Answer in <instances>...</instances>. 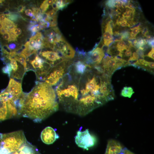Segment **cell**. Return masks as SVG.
Returning <instances> with one entry per match:
<instances>
[{
  "label": "cell",
  "instance_id": "cell-14",
  "mask_svg": "<svg viewBox=\"0 0 154 154\" xmlns=\"http://www.w3.org/2000/svg\"><path fill=\"white\" fill-rule=\"evenodd\" d=\"M9 154H40L35 147L27 141L19 149Z\"/></svg>",
  "mask_w": 154,
  "mask_h": 154
},
{
  "label": "cell",
  "instance_id": "cell-47",
  "mask_svg": "<svg viewBox=\"0 0 154 154\" xmlns=\"http://www.w3.org/2000/svg\"><path fill=\"white\" fill-rule=\"evenodd\" d=\"M3 27V23L1 22L0 23V30Z\"/></svg>",
  "mask_w": 154,
  "mask_h": 154
},
{
  "label": "cell",
  "instance_id": "cell-27",
  "mask_svg": "<svg viewBox=\"0 0 154 154\" xmlns=\"http://www.w3.org/2000/svg\"><path fill=\"white\" fill-rule=\"evenodd\" d=\"M139 57L136 52H134L131 56L129 58L128 62L137 60L139 59Z\"/></svg>",
  "mask_w": 154,
  "mask_h": 154
},
{
  "label": "cell",
  "instance_id": "cell-21",
  "mask_svg": "<svg viewBox=\"0 0 154 154\" xmlns=\"http://www.w3.org/2000/svg\"><path fill=\"white\" fill-rule=\"evenodd\" d=\"M116 46L117 50L122 53L124 52L125 50L128 48L126 43L123 40L117 42L116 44Z\"/></svg>",
  "mask_w": 154,
  "mask_h": 154
},
{
  "label": "cell",
  "instance_id": "cell-1",
  "mask_svg": "<svg viewBox=\"0 0 154 154\" xmlns=\"http://www.w3.org/2000/svg\"><path fill=\"white\" fill-rule=\"evenodd\" d=\"M90 66L88 65L85 70L79 72L71 64L56 85L54 90L59 106L66 112L83 116L103 105L89 87Z\"/></svg>",
  "mask_w": 154,
  "mask_h": 154
},
{
  "label": "cell",
  "instance_id": "cell-9",
  "mask_svg": "<svg viewBox=\"0 0 154 154\" xmlns=\"http://www.w3.org/2000/svg\"><path fill=\"white\" fill-rule=\"evenodd\" d=\"M54 50L59 52L67 59H72L75 55V50L64 38L55 44L54 46Z\"/></svg>",
  "mask_w": 154,
  "mask_h": 154
},
{
  "label": "cell",
  "instance_id": "cell-15",
  "mask_svg": "<svg viewBox=\"0 0 154 154\" xmlns=\"http://www.w3.org/2000/svg\"><path fill=\"white\" fill-rule=\"evenodd\" d=\"M129 65L147 70L153 73L154 70V62H148L143 59H140L133 63H130Z\"/></svg>",
  "mask_w": 154,
  "mask_h": 154
},
{
  "label": "cell",
  "instance_id": "cell-31",
  "mask_svg": "<svg viewBox=\"0 0 154 154\" xmlns=\"http://www.w3.org/2000/svg\"><path fill=\"white\" fill-rule=\"evenodd\" d=\"M124 6L125 8L129 9L132 11L135 12V6L132 3H130V1L129 0V2Z\"/></svg>",
  "mask_w": 154,
  "mask_h": 154
},
{
  "label": "cell",
  "instance_id": "cell-40",
  "mask_svg": "<svg viewBox=\"0 0 154 154\" xmlns=\"http://www.w3.org/2000/svg\"><path fill=\"white\" fill-rule=\"evenodd\" d=\"M8 46L9 48L11 50V51H15L17 49L16 45L15 43H12L10 44ZM11 51V52H12Z\"/></svg>",
  "mask_w": 154,
  "mask_h": 154
},
{
  "label": "cell",
  "instance_id": "cell-45",
  "mask_svg": "<svg viewBox=\"0 0 154 154\" xmlns=\"http://www.w3.org/2000/svg\"><path fill=\"white\" fill-rule=\"evenodd\" d=\"M7 32L8 31H7L3 27L0 30V33L2 35H3V34Z\"/></svg>",
  "mask_w": 154,
  "mask_h": 154
},
{
  "label": "cell",
  "instance_id": "cell-49",
  "mask_svg": "<svg viewBox=\"0 0 154 154\" xmlns=\"http://www.w3.org/2000/svg\"><path fill=\"white\" fill-rule=\"evenodd\" d=\"M1 21H0V23H1Z\"/></svg>",
  "mask_w": 154,
  "mask_h": 154
},
{
  "label": "cell",
  "instance_id": "cell-32",
  "mask_svg": "<svg viewBox=\"0 0 154 154\" xmlns=\"http://www.w3.org/2000/svg\"><path fill=\"white\" fill-rule=\"evenodd\" d=\"M125 52L123 53V56H124L126 57H131L132 55V50L131 48H128L126 50Z\"/></svg>",
  "mask_w": 154,
  "mask_h": 154
},
{
  "label": "cell",
  "instance_id": "cell-17",
  "mask_svg": "<svg viewBox=\"0 0 154 154\" xmlns=\"http://www.w3.org/2000/svg\"><path fill=\"white\" fill-rule=\"evenodd\" d=\"M2 23L3 27L8 32L13 30L17 27V25L13 21L6 18L4 22Z\"/></svg>",
  "mask_w": 154,
  "mask_h": 154
},
{
  "label": "cell",
  "instance_id": "cell-4",
  "mask_svg": "<svg viewBox=\"0 0 154 154\" xmlns=\"http://www.w3.org/2000/svg\"><path fill=\"white\" fill-rule=\"evenodd\" d=\"M71 60H66L52 67L42 82L51 86H56L67 72Z\"/></svg>",
  "mask_w": 154,
  "mask_h": 154
},
{
  "label": "cell",
  "instance_id": "cell-42",
  "mask_svg": "<svg viewBox=\"0 0 154 154\" xmlns=\"http://www.w3.org/2000/svg\"><path fill=\"white\" fill-rule=\"evenodd\" d=\"M6 18L5 15L3 14H0V20L1 22H3L5 19Z\"/></svg>",
  "mask_w": 154,
  "mask_h": 154
},
{
  "label": "cell",
  "instance_id": "cell-3",
  "mask_svg": "<svg viewBox=\"0 0 154 154\" xmlns=\"http://www.w3.org/2000/svg\"><path fill=\"white\" fill-rule=\"evenodd\" d=\"M23 131L19 130L6 133H0V149L7 154L14 151L26 142Z\"/></svg>",
  "mask_w": 154,
  "mask_h": 154
},
{
  "label": "cell",
  "instance_id": "cell-24",
  "mask_svg": "<svg viewBox=\"0 0 154 154\" xmlns=\"http://www.w3.org/2000/svg\"><path fill=\"white\" fill-rule=\"evenodd\" d=\"M57 16L58 13H57L51 18L50 23V27H56L57 25Z\"/></svg>",
  "mask_w": 154,
  "mask_h": 154
},
{
  "label": "cell",
  "instance_id": "cell-5",
  "mask_svg": "<svg viewBox=\"0 0 154 154\" xmlns=\"http://www.w3.org/2000/svg\"><path fill=\"white\" fill-rule=\"evenodd\" d=\"M100 65L103 69L104 73L111 77L116 70L120 69L123 66V64L118 61L115 56H110L106 53H104Z\"/></svg>",
  "mask_w": 154,
  "mask_h": 154
},
{
  "label": "cell",
  "instance_id": "cell-28",
  "mask_svg": "<svg viewBox=\"0 0 154 154\" xmlns=\"http://www.w3.org/2000/svg\"><path fill=\"white\" fill-rule=\"evenodd\" d=\"M121 36L124 40H128L130 36V32L128 31H124L120 33Z\"/></svg>",
  "mask_w": 154,
  "mask_h": 154
},
{
  "label": "cell",
  "instance_id": "cell-37",
  "mask_svg": "<svg viewBox=\"0 0 154 154\" xmlns=\"http://www.w3.org/2000/svg\"><path fill=\"white\" fill-rule=\"evenodd\" d=\"M25 13L27 15L29 16L31 18L35 16L32 11L29 9H26Z\"/></svg>",
  "mask_w": 154,
  "mask_h": 154
},
{
  "label": "cell",
  "instance_id": "cell-8",
  "mask_svg": "<svg viewBox=\"0 0 154 154\" xmlns=\"http://www.w3.org/2000/svg\"><path fill=\"white\" fill-rule=\"evenodd\" d=\"M50 50L40 49L38 50L37 54L52 67L64 60H68L57 51L50 49Z\"/></svg>",
  "mask_w": 154,
  "mask_h": 154
},
{
  "label": "cell",
  "instance_id": "cell-43",
  "mask_svg": "<svg viewBox=\"0 0 154 154\" xmlns=\"http://www.w3.org/2000/svg\"><path fill=\"white\" fill-rule=\"evenodd\" d=\"M123 154H134L126 148H125Z\"/></svg>",
  "mask_w": 154,
  "mask_h": 154
},
{
  "label": "cell",
  "instance_id": "cell-29",
  "mask_svg": "<svg viewBox=\"0 0 154 154\" xmlns=\"http://www.w3.org/2000/svg\"><path fill=\"white\" fill-rule=\"evenodd\" d=\"M124 3L123 0H116L115 7L117 8H124Z\"/></svg>",
  "mask_w": 154,
  "mask_h": 154
},
{
  "label": "cell",
  "instance_id": "cell-44",
  "mask_svg": "<svg viewBox=\"0 0 154 154\" xmlns=\"http://www.w3.org/2000/svg\"><path fill=\"white\" fill-rule=\"evenodd\" d=\"M11 13V12L9 10H7L3 12V14L5 15H6L7 16L9 15Z\"/></svg>",
  "mask_w": 154,
  "mask_h": 154
},
{
  "label": "cell",
  "instance_id": "cell-16",
  "mask_svg": "<svg viewBox=\"0 0 154 154\" xmlns=\"http://www.w3.org/2000/svg\"><path fill=\"white\" fill-rule=\"evenodd\" d=\"M72 2L70 0H54L52 6L53 9L58 11L66 8Z\"/></svg>",
  "mask_w": 154,
  "mask_h": 154
},
{
  "label": "cell",
  "instance_id": "cell-18",
  "mask_svg": "<svg viewBox=\"0 0 154 154\" xmlns=\"http://www.w3.org/2000/svg\"><path fill=\"white\" fill-rule=\"evenodd\" d=\"M140 25V24H139L137 26L133 27L130 29L131 31L130 33V36L128 40H131L135 39L136 36L141 31V28Z\"/></svg>",
  "mask_w": 154,
  "mask_h": 154
},
{
  "label": "cell",
  "instance_id": "cell-48",
  "mask_svg": "<svg viewBox=\"0 0 154 154\" xmlns=\"http://www.w3.org/2000/svg\"><path fill=\"white\" fill-rule=\"evenodd\" d=\"M4 1L0 0V3H2Z\"/></svg>",
  "mask_w": 154,
  "mask_h": 154
},
{
  "label": "cell",
  "instance_id": "cell-13",
  "mask_svg": "<svg viewBox=\"0 0 154 154\" xmlns=\"http://www.w3.org/2000/svg\"><path fill=\"white\" fill-rule=\"evenodd\" d=\"M102 27L103 33L102 38L103 39L104 42L103 44L109 47L110 44L114 42L112 28L108 23H102Z\"/></svg>",
  "mask_w": 154,
  "mask_h": 154
},
{
  "label": "cell",
  "instance_id": "cell-26",
  "mask_svg": "<svg viewBox=\"0 0 154 154\" xmlns=\"http://www.w3.org/2000/svg\"><path fill=\"white\" fill-rule=\"evenodd\" d=\"M105 4L106 7L113 9L115 7L116 0H108L106 2Z\"/></svg>",
  "mask_w": 154,
  "mask_h": 154
},
{
  "label": "cell",
  "instance_id": "cell-38",
  "mask_svg": "<svg viewBox=\"0 0 154 154\" xmlns=\"http://www.w3.org/2000/svg\"><path fill=\"white\" fill-rule=\"evenodd\" d=\"M154 48H152V49L148 53V54L147 55H145L144 56H147L154 60Z\"/></svg>",
  "mask_w": 154,
  "mask_h": 154
},
{
  "label": "cell",
  "instance_id": "cell-25",
  "mask_svg": "<svg viewBox=\"0 0 154 154\" xmlns=\"http://www.w3.org/2000/svg\"><path fill=\"white\" fill-rule=\"evenodd\" d=\"M44 28L39 24H36L33 26L31 29L32 33H36L38 31L42 30Z\"/></svg>",
  "mask_w": 154,
  "mask_h": 154
},
{
  "label": "cell",
  "instance_id": "cell-46",
  "mask_svg": "<svg viewBox=\"0 0 154 154\" xmlns=\"http://www.w3.org/2000/svg\"><path fill=\"white\" fill-rule=\"evenodd\" d=\"M47 3L49 5H52L54 1L52 0H47Z\"/></svg>",
  "mask_w": 154,
  "mask_h": 154
},
{
  "label": "cell",
  "instance_id": "cell-6",
  "mask_svg": "<svg viewBox=\"0 0 154 154\" xmlns=\"http://www.w3.org/2000/svg\"><path fill=\"white\" fill-rule=\"evenodd\" d=\"M75 139L76 144L79 147L85 149L93 146L96 142L95 137L89 133L88 129L83 131H78Z\"/></svg>",
  "mask_w": 154,
  "mask_h": 154
},
{
  "label": "cell",
  "instance_id": "cell-19",
  "mask_svg": "<svg viewBox=\"0 0 154 154\" xmlns=\"http://www.w3.org/2000/svg\"><path fill=\"white\" fill-rule=\"evenodd\" d=\"M134 93L132 87L125 86L121 90V95L124 97L130 98Z\"/></svg>",
  "mask_w": 154,
  "mask_h": 154
},
{
  "label": "cell",
  "instance_id": "cell-36",
  "mask_svg": "<svg viewBox=\"0 0 154 154\" xmlns=\"http://www.w3.org/2000/svg\"><path fill=\"white\" fill-rule=\"evenodd\" d=\"M143 37H145V36L148 34V28L147 27H145L143 29H141V31Z\"/></svg>",
  "mask_w": 154,
  "mask_h": 154
},
{
  "label": "cell",
  "instance_id": "cell-12",
  "mask_svg": "<svg viewBox=\"0 0 154 154\" xmlns=\"http://www.w3.org/2000/svg\"><path fill=\"white\" fill-rule=\"evenodd\" d=\"M125 148L119 142L110 139L108 142L105 154H123Z\"/></svg>",
  "mask_w": 154,
  "mask_h": 154
},
{
  "label": "cell",
  "instance_id": "cell-20",
  "mask_svg": "<svg viewBox=\"0 0 154 154\" xmlns=\"http://www.w3.org/2000/svg\"><path fill=\"white\" fill-rule=\"evenodd\" d=\"M135 12L127 8L125 11L122 15V17L125 18L127 21L134 20Z\"/></svg>",
  "mask_w": 154,
  "mask_h": 154
},
{
  "label": "cell",
  "instance_id": "cell-23",
  "mask_svg": "<svg viewBox=\"0 0 154 154\" xmlns=\"http://www.w3.org/2000/svg\"><path fill=\"white\" fill-rule=\"evenodd\" d=\"M49 5L47 3V0L43 1L40 6V9L42 13H45L49 8Z\"/></svg>",
  "mask_w": 154,
  "mask_h": 154
},
{
  "label": "cell",
  "instance_id": "cell-33",
  "mask_svg": "<svg viewBox=\"0 0 154 154\" xmlns=\"http://www.w3.org/2000/svg\"><path fill=\"white\" fill-rule=\"evenodd\" d=\"M58 11L52 9V10L48 11L46 13L47 14L48 16L49 17L52 18V17L56 13H57Z\"/></svg>",
  "mask_w": 154,
  "mask_h": 154
},
{
  "label": "cell",
  "instance_id": "cell-22",
  "mask_svg": "<svg viewBox=\"0 0 154 154\" xmlns=\"http://www.w3.org/2000/svg\"><path fill=\"white\" fill-rule=\"evenodd\" d=\"M7 17V18L13 22L17 21L20 17L19 15L17 13H11Z\"/></svg>",
  "mask_w": 154,
  "mask_h": 154
},
{
  "label": "cell",
  "instance_id": "cell-2",
  "mask_svg": "<svg viewBox=\"0 0 154 154\" xmlns=\"http://www.w3.org/2000/svg\"><path fill=\"white\" fill-rule=\"evenodd\" d=\"M20 115L40 123L57 111L59 105L54 89L42 82L37 81L29 93L19 99Z\"/></svg>",
  "mask_w": 154,
  "mask_h": 154
},
{
  "label": "cell",
  "instance_id": "cell-11",
  "mask_svg": "<svg viewBox=\"0 0 154 154\" xmlns=\"http://www.w3.org/2000/svg\"><path fill=\"white\" fill-rule=\"evenodd\" d=\"M40 137L44 143L50 144L53 143L58 139L59 136L52 128L47 127L42 131Z\"/></svg>",
  "mask_w": 154,
  "mask_h": 154
},
{
  "label": "cell",
  "instance_id": "cell-39",
  "mask_svg": "<svg viewBox=\"0 0 154 154\" xmlns=\"http://www.w3.org/2000/svg\"><path fill=\"white\" fill-rule=\"evenodd\" d=\"M3 38L5 40H7L9 42L10 38V35L8 32H7L3 35Z\"/></svg>",
  "mask_w": 154,
  "mask_h": 154
},
{
  "label": "cell",
  "instance_id": "cell-41",
  "mask_svg": "<svg viewBox=\"0 0 154 154\" xmlns=\"http://www.w3.org/2000/svg\"><path fill=\"white\" fill-rule=\"evenodd\" d=\"M25 9V7L22 5L19 6L17 8V10L19 12L23 13Z\"/></svg>",
  "mask_w": 154,
  "mask_h": 154
},
{
  "label": "cell",
  "instance_id": "cell-7",
  "mask_svg": "<svg viewBox=\"0 0 154 154\" xmlns=\"http://www.w3.org/2000/svg\"><path fill=\"white\" fill-rule=\"evenodd\" d=\"M2 60L5 63H9L11 69L10 78L22 80L27 71L24 66L9 55H3Z\"/></svg>",
  "mask_w": 154,
  "mask_h": 154
},
{
  "label": "cell",
  "instance_id": "cell-35",
  "mask_svg": "<svg viewBox=\"0 0 154 154\" xmlns=\"http://www.w3.org/2000/svg\"><path fill=\"white\" fill-rule=\"evenodd\" d=\"M136 52L138 55L139 57L142 58V59L144 58V51L143 50L140 49L138 48L136 49Z\"/></svg>",
  "mask_w": 154,
  "mask_h": 154
},
{
  "label": "cell",
  "instance_id": "cell-34",
  "mask_svg": "<svg viewBox=\"0 0 154 154\" xmlns=\"http://www.w3.org/2000/svg\"><path fill=\"white\" fill-rule=\"evenodd\" d=\"M12 31L17 37L21 35L22 33V30L19 28H15Z\"/></svg>",
  "mask_w": 154,
  "mask_h": 154
},
{
  "label": "cell",
  "instance_id": "cell-30",
  "mask_svg": "<svg viewBox=\"0 0 154 154\" xmlns=\"http://www.w3.org/2000/svg\"><path fill=\"white\" fill-rule=\"evenodd\" d=\"M10 35V39L9 41L13 42L17 40V37L15 35L12 31H9L8 32Z\"/></svg>",
  "mask_w": 154,
  "mask_h": 154
},
{
  "label": "cell",
  "instance_id": "cell-10",
  "mask_svg": "<svg viewBox=\"0 0 154 154\" xmlns=\"http://www.w3.org/2000/svg\"><path fill=\"white\" fill-rule=\"evenodd\" d=\"M5 90L12 96V98L15 101L19 100L23 92L21 83L11 78Z\"/></svg>",
  "mask_w": 154,
  "mask_h": 154
}]
</instances>
